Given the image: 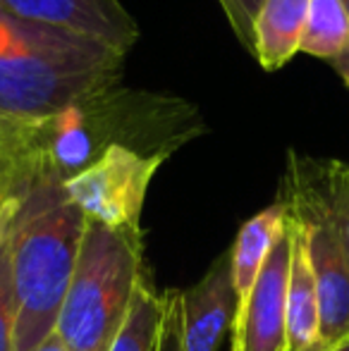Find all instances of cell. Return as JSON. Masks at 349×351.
I'll return each mask as SVG.
<instances>
[{
	"mask_svg": "<svg viewBox=\"0 0 349 351\" xmlns=\"http://www.w3.org/2000/svg\"><path fill=\"white\" fill-rule=\"evenodd\" d=\"M141 280V234L88 222L58 318L65 351H110Z\"/></svg>",
	"mask_w": 349,
	"mask_h": 351,
	"instance_id": "277c9868",
	"label": "cell"
},
{
	"mask_svg": "<svg viewBox=\"0 0 349 351\" xmlns=\"http://www.w3.org/2000/svg\"><path fill=\"white\" fill-rule=\"evenodd\" d=\"M156 351H184V318H182V291L165 294V315L160 325Z\"/></svg>",
	"mask_w": 349,
	"mask_h": 351,
	"instance_id": "9a60e30c",
	"label": "cell"
},
{
	"mask_svg": "<svg viewBox=\"0 0 349 351\" xmlns=\"http://www.w3.org/2000/svg\"><path fill=\"white\" fill-rule=\"evenodd\" d=\"M14 320H17V304H14L8 234L0 244V351H14Z\"/></svg>",
	"mask_w": 349,
	"mask_h": 351,
	"instance_id": "5bb4252c",
	"label": "cell"
},
{
	"mask_svg": "<svg viewBox=\"0 0 349 351\" xmlns=\"http://www.w3.org/2000/svg\"><path fill=\"white\" fill-rule=\"evenodd\" d=\"M0 10L19 19L96 38L122 56L139 41V24L120 0H0Z\"/></svg>",
	"mask_w": 349,
	"mask_h": 351,
	"instance_id": "52a82bcc",
	"label": "cell"
},
{
	"mask_svg": "<svg viewBox=\"0 0 349 351\" xmlns=\"http://www.w3.org/2000/svg\"><path fill=\"white\" fill-rule=\"evenodd\" d=\"M237 311L232 256L223 254L194 287L182 291L184 351H218Z\"/></svg>",
	"mask_w": 349,
	"mask_h": 351,
	"instance_id": "ba28073f",
	"label": "cell"
},
{
	"mask_svg": "<svg viewBox=\"0 0 349 351\" xmlns=\"http://www.w3.org/2000/svg\"><path fill=\"white\" fill-rule=\"evenodd\" d=\"M330 65H333V70L340 74L342 82H345L347 86H349V46L340 53V56L335 58V60L330 62Z\"/></svg>",
	"mask_w": 349,
	"mask_h": 351,
	"instance_id": "d6986e66",
	"label": "cell"
},
{
	"mask_svg": "<svg viewBox=\"0 0 349 351\" xmlns=\"http://www.w3.org/2000/svg\"><path fill=\"white\" fill-rule=\"evenodd\" d=\"M342 3H345V8H347V14H349V0H342Z\"/></svg>",
	"mask_w": 349,
	"mask_h": 351,
	"instance_id": "7402d4cb",
	"label": "cell"
},
{
	"mask_svg": "<svg viewBox=\"0 0 349 351\" xmlns=\"http://www.w3.org/2000/svg\"><path fill=\"white\" fill-rule=\"evenodd\" d=\"M349 46V14L342 0H311L299 53L333 62Z\"/></svg>",
	"mask_w": 349,
	"mask_h": 351,
	"instance_id": "4fadbf2b",
	"label": "cell"
},
{
	"mask_svg": "<svg viewBox=\"0 0 349 351\" xmlns=\"http://www.w3.org/2000/svg\"><path fill=\"white\" fill-rule=\"evenodd\" d=\"M311 0H263L252 29V53L275 72L299 53Z\"/></svg>",
	"mask_w": 349,
	"mask_h": 351,
	"instance_id": "30bf717a",
	"label": "cell"
},
{
	"mask_svg": "<svg viewBox=\"0 0 349 351\" xmlns=\"http://www.w3.org/2000/svg\"><path fill=\"white\" fill-rule=\"evenodd\" d=\"M280 204L302 230L318 287V342L333 351L349 337V249L333 189L330 160L287 153Z\"/></svg>",
	"mask_w": 349,
	"mask_h": 351,
	"instance_id": "3957f363",
	"label": "cell"
},
{
	"mask_svg": "<svg viewBox=\"0 0 349 351\" xmlns=\"http://www.w3.org/2000/svg\"><path fill=\"white\" fill-rule=\"evenodd\" d=\"M285 225H287V210L280 201H275L273 206L263 208L258 215H254L252 220L242 225L237 239H234V246L230 249V256H232V287L234 294H237V304H242L249 296L270 249L285 232Z\"/></svg>",
	"mask_w": 349,
	"mask_h": 351,
	"instance_id": "8fae6325",
	"label": "cell"
},
{
	"mask_svg": "<svg viewBox=\"0 0 349 351\" xmlns=\"http://www.w3.org/2000/svg\"><path fill=\"white\" fill-rule=\"evenodd\" d=\"M65 182L38 180L27 189L10 230L14 351H36L56 332L86 217L65 196Z\"/></svg>",
	"mask_w": 349,
	"mask_h": 351,
	"instance_id": "7a4b0ae2",
	"label": "cell"
},
{
	"mask_svg": "<svg viewBox=\"0 0 349 351\" xmlns=\"http://www.w3.org/2000/svg\"><path fill=\"white\" fill-rule=\"evenodd\" d=\"M36 351H65V347H62V342H60V337H58V332H53L51 337H48L46 342H43Z\"/></svg>",
	"mask_w": 349,
	"mask_h": 351,
	"instance_id": "ffe728a7",
	"label": "cell"
},
{
	"mask_svg": "<svg viewBox=\"0 0 349 351\" xmlns=\"http://www.w3.org/2000/svg\"><path fill=\"white\" fill-rule=\"evenodd\" d=\"M10 191H12V160L0 148V204L8 199Z\"/></svg>",
	"mask_w": 349,
	"mask_h": 351,
	"instance_id": "ac0fdd59",
	"label": "cell"
},
{
	"mask_svg": "<svg viewBox=\"0 0 349 351\" xmlns=\"http://www.w3.org/2000/svg\"><path fill=\"white\" fill-rule=\"evenodd\" d=\"M289 230L270 249L249 296L237 304L230 351H289L287 347Z\"/></svg>",
	"mask_w": 349,
	"mask_h": 351,
	"instance_id": "8992f818",
	"label": "cell"
},
{
	"mask_svg": "<svg viewBox=\"0 0 349 351\" xmlns=\"http://www.w3.org/2000/svg\"><path fill=\"white\" fill-rule=\"evenodd\" d=\"M333 351H349V337L345 339V342H340V344H337V347L333 349Z\"/></svg>",
	"mask_w": 349,
	"mask_h": 351,
	"instance_id": "44dd1931",
	"label": "cell"
},
{
	"mask_svg": "<svg viewBox=\"0 0 349 351\" xmlns=\"http://www.w3.org/2000/svg\"><path fill=\"white\" fill-rule=\"evenodd\" d=\"M289 275H287V347L289 351H313L318 342V287L304 234L287 217Z\"/></svg>",
	"mask_w": 349,
	"mask_h": 351,
	"instance_id": "9c48e42d",
	"label": "cell"
},
{
	"mask_svg": "<svg viewBox=\"0 0 349 351\" xmlns=\"http://www.w3.org/2000/svg\"><path fill=\"white\" fill-rule=\"evenodd\" d=\"M218 3H220V8H223L232 32L237 34L239 41L252 51L254 19H256V12L263 5V0H218Z\"/></svg>",
	"mask_w": 349,
	"mask_h": 351,
	"instance_id": "2e32d148",
	"label": "cell"
},
{
	"mask_svg": "<svg viewBox=\"0 0 349 351\" xmlns=\"http://www.w3.org/2000/svg\"><path fill=\"white\" fill-rule=\"evenodd\" d=\"M333 172V189H335V204L340 213L342 232H345V241L349 249V165L340 160H330Z\"/></svg>",
	"mask_w": 349,
	"mask_h": 351,
	"instance_id": "e0dca14e",
	"label": "cell"
},
{
	"mask_svg": "<svg viewBox=\"0 0 349 351\" xmlns=\"http://www.w3.org/2000/svg\"><path fill=\"white\" fill-rule=\"evenodd\" d=\"M120 51L0 10V122H38L120 82Z\"/></svg>",
	"mask_w": 349,
	"mask_h": 351,
	"instance_id": "6da1fadb",
	"label": "cell"
},
{
	"mask_svg": "<svg viewBox=\"0 0 349 351\" xmlns=\"http://www.w3.org/2000/svg\"><path fill=\"white\" fill-rule=\"evenodd\" d=\"M165 315V294H156L144 280L136 282L130 308L110 344V351H156Z\"/></svg>",
	"mask_w": 349,
	"mask_h": 351,
	"instance_id": "7c38bea8",
	"label": "cell"
},
{
	"mask_svg": "<svg viewBox=\"0 0 349 351\" xmlns=\"http://www.w3.org/2000/svg\"><path fill=\"white\" fill-rule=\"evenodd\" d=\"M168 158L165 153L108 146L91 165L65 180L62 189L88 222L112 232L141 234V210L151 180Z\"/></svg>",
	"mask_w": 349,
	"mask_h": 351,
	"instance_id": "5b68a950",
	"label": "cell"
}]
</instances>
